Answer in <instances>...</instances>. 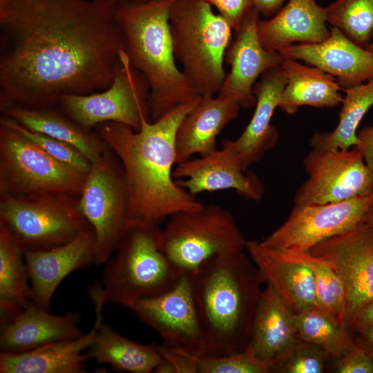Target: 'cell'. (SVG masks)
Here are the masks:
<instances>
[{"label":"cell","mask_w":373,"mask_h":373,"mask_svg":"<svg viewBox=\"0 0 373 373\" xmlns=\"http://www.w3.org/2000/svg\"><path fill=\"white\" fill-rule=\"evenodd\" d=\"M121 0H0V112L57 107L113 82Z\"/></svg>","instance_id":"cell-1"},{"label":"cell","mask_w":373,"mask_h":373,"mask_svg":"<svg viewBox=\"0 0 373 373\" xmlns=\"http://www.w3.org/2000/svg\"><path fill=\"white\" fill-rule=\"evenodd\" d=\"M200 96L146 123L139 131L114 122L94 128L122 165L128 195L127 224L159 226L177 212L204 206L173 175L178 128Z\"/></svg>","instance_id":"cell-2"},{"label":"cell","mask_w":373,"mask_h":373,"mask_svg":"<svg viewBox=\"0 0 373 373\" xmlns=\"http://www.w3.org/2000/svg\"><path fill=\"white\" fill-rule=\"evenodd\" d=\"M190 277L207 354L246 350L262 291V280L249 255L243 251L217 258Z\"/></svg>","instance_id":"cell-3"},{"label":"cell","mask_w":373,"mask_h":373,"mask_svg":"<svg viewBox=\"0 0 373 373\" xmlns=\"http://www.w3.org/2000/svg\"><path fill=\"white\" fill-rule=\"evenodd\" d=\"M174 0H121L117 21L122 49L146 78L151 122L200 96L176 65L169 27Z\"/></svg>","instance_id":"cell-4"},{"label":"cell","mask_w":373,"mask_h":373,"mask_svg":"<svg viewBox=\"0 0 373 373\" xmlns=\"http://www.w3.org/2000/svg\"><path fill=\"white\" fill-rule=\"evenodd\" d=\"M169 27L175 58L199 95L218 94L232 28L206 0H174Z\"/></svg>","instance_id":"cell-5"},{"label":"cell","mask_w":373,"mask_h":373,"mask_svg":"<svg viewBox=\"0 0 373 373\" xmlns=\"http://www.w3.org/2000/svg\"><path fill=\"white\" fill-rule=\"evenodd\" d=\"M161 231L159 226L126 224L105 263L101 285L106 303L126 307L174 285L181 274L162 249Z\"/></svg>","instance_id":"cell-6"},{"label":"cell","mask_w":373,"mask_h":373,"mask_svg":"<svg viewBox=\"0 0 373 373\" xmlns=\"http://www.w3.org/2000/svg\"><path fill=\"white\" fill-rule=\"evenodd\" d=\"M161 231L162 247L175 269L192 275L209 262L245 250L246 240L233 214L209 204L177 212Z\"/></svg>","instance_id":"cell-7"},{"label":"cell","mask_w":373,"mask_h":373,"mask_svg":"<svg viewBox=\"0 0 373 373\" xmlns=\"http://www.w3.org/2000/svg\"><path fill=\"white\" fill-rule=\"evenodd\" d=\"M0 224L23 249L33 251L58 247L93 229L79 208V197L61 193L0 195Z\"/></svg>","instance_id":"cell-8"},{"label":"cell","mask_w":373,"mask_h":373,"mask_svg":"<svg viewBox=\"0 0 373 373\" xmlns=\"http://www.w3.org/2000/svg\"><path fill=\"white\" fill-rule=\"evenodd\" d=\"M86 176L0 122V195L61 193L79 197Z\"/></svg>","instance_id":"cell-9"},{"label":"cell","mask_w":373,"mask_h":373,"mask_svg":"<svg viewBox=\"0 0 373 373\" xmlns=\"http://www.w3.org/2000/svg\"><path fill=\"white\" fill-rule=\"evenodd\" d=\"M150 87L145 76L121 50L112 84L86 95H63L57 107L84 130L91 132L102 123H121L139 131L151 122Z\"/></svg>","instance_id":"cell-10"},{"label":"cell","mask_w":373,"mask_h":373,"mask_svg":"<svg viewBox=\"0 0 373 373\" xmlns=\"http://www.w3.org/2000/svg\"><path fill=\"white\" fill-rule=\"evenodd\" d=\"M79 202L95 233V263L105 264L126 228L128 211L124 169L111 149L91 162Z\"/></svg>","instance_id":"cell-11"},{"label":"cell","mask_w":373,"mask_h":373,"mask_svg":"<svg viewBox=\"0 0 373 373\" xmlns=\"http://www.w3.org/2000/svg\"><path fill=\"white\" fill-rule=\"evenodd\" d=\"M303 166L308 178L296 191L294 206L338 202L373 191V173L357 146L313 149Z\"/></svg>","instance_id":"cell-12"},{"label":"cell","mask_w":373,"mask_h":373,"mask_svg":"<svg viewBox=\"0 0 373 373\" xmlns=\"http://www.w3.org/2000/svg\"><path fill=\"white\" fill-rule=\"evenodd\" d=\"M372 204L373 191L338 202L294 206L287 220L260 242L276 250L309 251L365 222Z\"/></svg>","instance_id":"cell-13"},{"label":"cell","mask_w":373,"mask_h":373,"mask_svg":"<svg viewBox=\"0 0 373 373\" xmlns=\"http://www.w3.org/2000/svg\"><path fill=\"white\" fill-rule=\"evenodd\" d=\"M126 307L156 332L164 344L195 358L207 354L190 275H181L166 291L135 300Z\"/></svg>","instance_id":"cell-14"},{"label":"cell","mask_w":373,"mask_h":373,"mask_svg":"<svg viewBox=\"0 0 373 373\" xmlns=\"http://www.w3.org/2000/svg\"><path fill=\"white\" fill-rule=\"evenodd\" d=\"M309 251L325 260L342 279L347 324L357 310L373 300V229L361 223Z\"/></svg>","instance_id":"cell-15"},{"label":"cell","mask_w":373,"mask_h":373,"mask_svg":"<svg viewBox=\"0 0 373 373\" xmlns=\"http://www.w3.org/2000/svg\"><path fill=\"white\" fill-rule=\"evenodd\" d=\"M260 15L253 8L234 30L224 54L230 72L218 93L235 99L244 109L256 105L253 88L256 79L267 70L280 67L284 59L281 53L267 50L260 43L257 32Z\"/></svg>","instance_id":"cell-16"},{"label":"cell","mask_w":373,"mask_h":373,"mask_svg":"<svg viewBox=\"0 0 373 373\" xmlns=\"http://www.w3.org/2000/svg\"><path fill=\"white\" fill-rule=\"evenodd\" d=\"M240 156L231 140H224L222 148L197 159L178 163L173 169L177 184L191 194L204 191L233 189L245 198L260 200L264 187L254 173H245Z\"/></svg>","instance_id":"cell-17"},{"label":"cell","mask_w":373,"mask_h":373,"mask_svg":"<svg viewBox=\"0 0 373 373\" xmlns=\"http://www.w3.org/2000/svg\"><path fill=\"white\" fill-rule=\"evenodd\" d=\"M95 233L90 229L50 249L22 248L31 300L49 310L52 296L63 280L70 273L95 263Z\"/></svg>","instance_id":"cell-18"},{"label":"cell","mask_w":373,"mask_h":373,"mask_svg":"<svg viewBox=\"0 0 373 373\" xmlns=\"http://www.w3.org/2000/svg\"><path fill=\"white\" fill-rule=\"evenodd\" d=\"M95 320L90 330L76 338L48 344L30 351L0 353L1 373H84L86 351L94 341L103 321L104 300L100 284L89 289Z\"/></svg>","instance_id":"cell-19"},{"label":"cell","mask_w":373,"mask_h":373,"mask_svg":"<svg viewBox=\"0 0 373 373\" xmlns=\"http://www.w3.org/2000/svg\"><path fill=\"white\" fill-rule=\"evenodd\" d=\"M332 75L344 90L373 79V52L332 27L330 35L317 44H298L279 51Z\"/></svg>","instance_id":"cell-20"},{"label":"cell","mask_w":373,"mask_h":373,"mask_svg":"<svg viewBox=\"0 0 373 373\" xmlns=\"http://www.w3.org/2000/svg\"><path fill=\"white\" fill-rule=\"evenodd\" d=\"M245 251L263 282L270 285L295 314L316 307V286L311 269L287 251L247 240Z\"/></svg>","instance_id":"cell-21"},{"label":"cell","mask_w":373,"mask_h":373,"mask_svg":"<svg viewBox=\"0 0 373 373\" xmlns=\"http://www.w3.org/2000/svg\"><path fill=\"white\" fill-rule=\"evenodd\" d=\"M79 321L77 312L52 314L31 300L16 315L1 323V352L21 353L79 337L84 334L79 327Z\"/></svg>","instance_id":"cell-22"},{"label":"cell","mask_w":373,"mask_h":373,"mask_svg":"<svg viewBox=\"0 0 373 373\" xmlns=\"http://www.w3.org/2000/svg\"><path fill=\"white\" fill-rule=\"evenodd\" d=\"M325 8L316 0H289L269 19H259L257 32L267 50L279 52L294 43L317 44L330 35Z\"/></svg>","instance_id":"cell-23"},{"label":"cell","mask_w":373,"mask_h":373,"mask_svg":"<svg viewBox=\"0 0 373 373\" xmlns=\"http://www.w3.org/2000/svg\"><path fill=\"white\" fill-rule=\"evenodd\" d=\"M286 84L285 71L280 66L264 73L253 88L256 98L254 115L242 133L231 140L245 171L276 144L278 134L271 119Z\"/></svg>","instance_id":"cell-24"},{"label":"cell","mask_w":373,"mask_h":373,"mask_svg":"<svg viewBox=\"0 0 373 373\" xmlns=\"http://www.w3.org/2000/svg\"><path fill=\"white\" fill-rule=\"evenodd\" d=\"M240 108L238 102L230 97L200 95L178 128L176 164L195 154L203 156L217 149V136L238 117Z\"/></svg>","instance_id":"cell-25"},{"label":"cell","mask_w":373,"mask_h":373,"mask_svg":"<svg viewBox=\"0 0 373 373\" xmlns=\"http://www.w3.org/2000/svg\"><path fill=\"white\" fill-rule=\"evenodd\" d=\"M294 315L267 284L256 307L247 347L256 358L274 363L291 347L298 336Z\"/></svg>","instance_id":"cell-26"},{"label":"cell","mask_w":373,"mask_h":373,"mask_svg":"<svg viewBox=\"0 0 373 373\" xmlns=\"http://www.w3.org/2000/svg\"><path fill=\"white\" fill-rule=\"evenodd\" d=\"M280 67L287 78L278 106L283 111L294 114L301 106L333 108L342 102L341 88L330 74L285 57Z\"/></svg>","instance_id":"cell-27"},{"label":"cell","mask_w":373,"mask_h":373,"mask_svg":"<svg viewBox=\"0 0 373 373\" xmlns=\"http://www.w3.org/2000/svg\"><path fill=\"white\" fill-rule=\"evenodd\" d=\"M1 115L11 118L28 130L43 133L77 148L93 162L110 148L93 131H86L58 107L10 108Z\"/></svg>","instance_id":"cell-28"},{"label":"cell","mask_w":373,"mask_h":373,"mask_svg":"<svg viewBox=\"0 0 373 373\" xmlns=\"http://www.w3.org/2000/svg\"><path fill=\"white\" fill-rule=\"evenodd\" d=\"M86 354L96 363L108 364L117 372L131 373L154 372L165 361L159 344L137 343L116 332L103 321Z\"/></svg>","instance_id":"cell-29"},{"label":"cell","mask_w":373,"mask_h":373,"mask_svg":"<svg viewBox=\"0 0 373 373\" xmlns=\"http://www.w3.org/2000/svg\"><path fill=\"white\" fill-rule=\"evenodd\" d=\"M31 300L22 247L10 229L0 224L1 323L13 317Z\"/></svg>","instance_id":"cell-30"},{"label":"cell","mask_w":373,"mask_h":373,"mask_svg":"<svg viewBox=\"0 0 373 373\" xmlns=\"http://www.w3.org/2000/svg\"><path fill=\"white\" fill-rule=\"evenodd\" d=\"M344 91L338 125L332 132L314 131L309 141L313 149L346 150L358 144L357 127L373 105V79Z\"/></svg>","instance_id":"cell-31"},{"label":"cell","mask_w":373,"mask_h":373,"mask_svg":"<svg viewBox=\"0 0 373 373\" xmlns=\"http://www.w3.org/2000/svg\"><path fill=\"white\" fill-rule=\"evenodd\" d=\"M285 251L311 269L315 280L316 307L334 322L347 327L345 286L336 271L325 260L309 251Z\"/></svg>","instance_id":"cell-32"},{"label":"cell","mask_w":373,"mask_h":373,"mask_svg":"<svg viewBox=\"0 0 373 373\" xmlns=\"http://www.w3.org/2000/svg\"><path fill=\"white\" fill-rule=\"evenodd\" d=\"M298 335L316 345L337 359L342 358L355 343L348 333V327L332 320L317 307L295 314Z\"/></svg>","instance_id":"cell-33"},{"label":"cell","mask_w":373,"mask_h":373,"mask_svg":"<svg viewBox=\"0 0 373 373\" xmlns=\"http://www.w3.org/2000/svg\"><path fill=\"white\" fill-rule=\"evenodd\" d=\"M327 22L358 45L373 39V0H336L325 7Z\"/></svg>","instance_id":"cell-34"},{"label":"cell","mask_w":373,"mask_h":373,"mask_svg":"<svg viewBox=\"0 0 373 373\" xmlns=\"http://www.w3.org/2000/svg\"><path fill=\"white\" fill-rule=\"evenodd\" d=\"M330 355L299 336L291 347L273 363L271 372L322 373Z\"/></svg>","instance_id":"cell-35"},{"label":"cell","mask_w":373,"mask_h":373,"mask_svg":"<svg viewBox=\"0 0 373 373\" xmlns=\"http://www.w3.org/2000/svg\"><path fill=\"white\" fill-rule=\"evenodd\" d=\"M0 122L16 129L57 160L85 174L89 172L91 162L73 145L43 133L28 130L14 119L3 115H1Z\"/></svg>","instance_id":"cell-36"},{"label":"cell","mask_w":373,"mask_h":373,"mask_svg":"<svg viewBox=\"0 0 373 373\" xmlns=\"http://www.w3.org/2000/svg\"><path fill=\"white\" fill-rule=\"evenodd\" d=\"M272 363L260 361L249 348L224 356L203 355L198 358V373H268Z\"/></svg>","instance_id":"cell-37"},{"label":"cell","mask_w":373,"mask_h":373,"mask_svg":"<svg viewBox=\"0 0 373 373\" xmlns=\"http://www.w3.org/2000/svg\"><path fill=\"white\" fill-rule=\"evenodd\" d=\"M336 373H373V358L358 344L342 358L334 367Z\"/></svg>","instance_id":"cell-38"},{"label":"cell","mask_w":373,"mask_h":373,"mask_svg":"<svg viewBox=\"0 0 373 373\" xmlns=\"http://www.w3.org/2000/svg\"><path fill=\"white\" fill-rule=\"evenodd\" d=\"M236 30L253 9L252 0H206Z\"/></svg>","instance_id":"cell-39"},{"label":"cell","mask_w":373,"mask_h":373,"mask_svg":"<svg viewBox=\"0 0 373 373\" xmlns=\"http://www.w3.org/2000/svg\"><path fill=\"white\" fill-rule=\"evenodd\" d=\"M159 350L164 358L173 366L175 373H198V358L164 343L159 345Z\"/></svg>","instance_id":"cell-40"},{"label":"cell","mask_w":373,"mask_h":373,"mask_svg":"<svg viewBox=\"0 0 373 373\" xmlns=\"http://www.w3.org/2000/svg\"><path fill=\"white\" fill-rule=\"evenodd\" d=\"M371 325H373V300L357 310L347 323V327L355 332Z\"/></svg>","instance_id":"cell-41"},{"label":"cell","mask_w":373,"mask_h":373,"mask_svg":"<svg viewBox=\"0 0 373 373\" xmlns=\"http://www.w3.org/2000/svg\"><path fill=\"white\" fill-rule=\"evenodd\" d=\"M358 144L364 160L373 173V126H366L357 133Z\"/></svg>","instance_id":"cell-42"},{"label":"cell","mask_w":373,"mask_h":373,"mask_svg":"<svg viewBox=\"0 0 373 373\" xmlns=\"http://www.w3.org/2000/svg\"><path fill=\"white\" fill-rule=\"evenodd\" d=\"M285 0H252L253 8L265 17L274 16Z\"/></svg>","instance_id":"cell-43"},{"label":"cell","mask_w":373,"mask_h":373,"mask_svg":"<svg viewBox=\"0 0 373 373\" xmlns=\"http://www.w3.org/2000/svg\"><path fill=\"white\" fill-rule=\"evenodd\" d=\"M357 343L365 349L373 358V325L364 327L358 332Z\"/></svg>","instance_id":"cell-44"},{"label":"cell","mask_w":373,"mask_h":373,"mask_svg":"<svg viewBox=\"0 0 373 373\" xmlns=\"http://www.w3.org/2000/svg\"><path fill=\"white\" fill-rule=\"evenodd\" d=\"M365 222L373 229V204L367 213Z\"/></svg>","instance_id":"cell-45"},{"label":"cell","mask_w":373,"mask_h":373,"mask_svg":"<svg viewBox=\"0 0 373 373\" xmlns=\"http://www.w3.org/2000/svg\"><path fill=\"white\" fill-rule=\"evenodd\" d=\"M367 48L370 51L373 52V39L370 43V44L367 46Z\"/></svg>","instance_id":"cell-46"},{"label":"cell","mask_w":373,"mask_h":373,"mask_svg":"<svg viewBox=\"0 0 373 373\" xmlns=\"http://www.w3.org/2000/svg\"><path fill=\"white\" fill-rule=\"evenodd\" d=\"M135 1H151V0H133Z\"/></svg>","instance_id":"cell-47"}]
</instances>
